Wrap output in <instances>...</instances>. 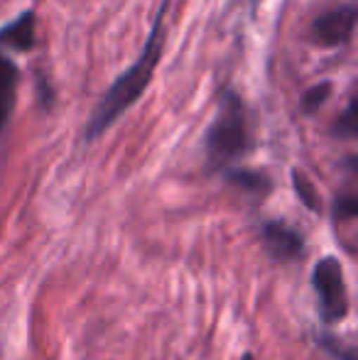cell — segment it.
<instances>
[{
	"mask_svg": "<svg viewBox=\"0 0 358 360\" xmlns=\"http://www.w3.org/2000/svg\"><path fill=\"white\" fill-rule=\"evenodd\" d=\"M167 8H170V3L165 0L162 8L158 10V18H155V25H153V30H150V37H148V42H145V49L138 57V62L130 69H125V72L113 81V86L106 91V96L94 108L87 128H84V138L87 140H96L98 135H103L150 86L155 67H158L160 59H162L165 15H167Z\"/></svg>",
	"mask_w": 358,
	"mask_h": 360,
	"instance_id": "cell-1",
	"label": "cell"
},
{
	"mask_svg": "<svg viewBox=\"0 0 358 360\" xmlns=\"http://www.w3.org/2000/svg\"><path fill=\"white\" fill-rule=\"evenodd\" d=\"M206 160L214 169H226L248 152L250 128L245 103L234 89H224L219 96V113L206 130Z\"/></svg>",
	"mask_w": 358,
	"mask_h": 360,
	"instance_id": "cell-2",
	"label": "cell"
},
{
	"mask_svg": "<svg viewBox=\"0 0 358 360\" xmlns=\"http://www.w3.org/2000/svg\"><path fill=\"white\" fill-rule=\"evenodd\" d=\"M312 287L319 299V314L324 321L336 323L349 314V289L344 280V267L336 257H324L312 272Z\"/></svg>",
	"mask_w": 358,
	"mask_h": 360,
	"instance_id": "cell-3",
	"label": "cell"
},
{
	"mask_svg": "<svg viewBox=\"0 0 358 360\" xmlns=\"http://www.w3.org/2000/svg\"><path fill=\"white\" fill-rule=\"evenodd\" d=\"M356 27V5H339L331 8L326 13H321L319 18H314L309 32L312 39L321 47H341L351 39Z\"/></svg>",
	"mask_w": 358,
	"mask_h": 360,
	"instance_id": "cell-4",
	"label": "cell"
},
{
	"mask_svg": "<svg viewBox=\"0 0 358 360\" xmlns=\"http://www.w3.org/2000/svg\"><path fill=\"white\" fill-rule=\"evenodd\" d=\"M260 236H263V245L275 260H292V257L302 255L305 250V238L300 231L290 228L282 221H268L260 228Z\"/></svg>",
	"mask_w": 358,
	"mask_h": 360,
	"instance_id": "cell-5",
	"label": "cell"
},
{
	"mask_svg": "<svg viewBox=\"0 0 358 360\" xmlns=\"http://www.w3.org/2000/svg\"><path fill=\"white\" fill-rule=\"evenodd\" d=\"M37 34H34V13L25 10L13 22L0 27V47L13 49V52H32Z\"/></svg>",
	"mask_w": 358,
	"mask_h": 360,
	"instance_id": "cell-6",
	"label": "cell"
},
{
	"mask_svg": "<svg viewBox=\"0 0 358 360\" xmlns=\"http://www.w3.org/2000/svg\"><path fill=\"white\" fill-rule=\"evenodd\" d=\"M18 86H20V69L15 62L5 54H0V133L8 125L13 115L15 101H18Z\"/></svg>",
	"mask_w": 358,
	"mask_h": 360,
	"instance_id": "cell-7",
	"label": "cell"
},
{
	"mask_svg": "<svg viewBox=\"0 0 358 360\" xmlns=\"http://www.w3.org/2000/svg\"><path fill=\"white\" fill-rule=\"evenodd\" d=\"M229 181L234 186L243 191H250V194H268L270 189V176L263 174V172L255 169H229L226 172Z\"/></svg>",
	"mask_w": 358,
	"mask_h": 360,
	"instance_id": "cell-8",
	"label": "cell"
},
{
	"mask_svg": "<svg viewBox=\"0 0 358 360\" xmlns=\"http://www.w3.org/2000/svg\"><path fill=\"white\" fill-rule=\"evenodd\" d=\"M292 184H295V191L297 196H300V201L307 206L309 211H319L321 204H319V194H317V189L312 186V181L307 179L305 174H302L300 169L292 172Z\"/></svg>",
	"mask_w": 358,
	"mask_h": 360,
	"instance_id": "cell-9",
	"label": "cell"
},
{
	"mask_svg": "<svg viewBox=\"0 0 358 360\" xmlns=\"http://www.w3.org/2000/svg\"><path fill=\"white\" fill-rule=\"evenodd\" d=\"M329 94H331L329 81H324V84H319V86H312V89L305 94V98H302V110H305V113H314V110H319L321 105L329 101Z\"/></svg>",
	"mask_w": 358,
	"mask_h": 360,
	"instance_id": "cell-10",
	"label": "cell"
},
{
	"mask_svg": "<svg viewBox=\"0 0 358 360\" xmlns=\"http://www.w3.org/2000/svg\"><path fill=\"white\" fill-rule=\"evenodd\" d=\"M358 214V201L356 194H341L339 199L334 201V221H351Z\"/></svg>",
	"mask_w": 358,
	"mask_h": 360,
	"instance_id": "cell-11",
	"label": "cell"
},
{
	"mask_svg": "<svg viewBox=\"0 0 358 360\" xmlns=\"http://www.w3.org/2000/svg\"><path fill=\"white\" fill-rule=\"evenodd\" d=\"M354 118H356V101H351L349 108H346V110H344V115H341V120L334 125V133H336V135H344V138H351V135L356 133Z\"/></svg>",
	"mask_w": 358,
	"mask_h": 360,
	"instance_id": "cell-12",
	"label": "cell"
},
{
	"mask_svg": "<svg viewBox=\"0 0 358 360\" xmlns=\"http://www.w3.org/2000/svg\"><path fill=\"white\" fill-rule=\"evenodd\" d=\"M321 346L326 348V351L331 353V356H336V360H356V351L354 348H344L341 343L334 341V336H321Z\"/></svg>",
	"mask_w": 358,
	"mask_h": 360,
	"instance_id": "cell-13",
	"label": "cell"
},
{
	"mask_svg": "<svg viewBox=\"0 0 358 360\" xmlns=\"http://www.w3.org/2000/svg\"><path fill=\"white\" fill-rule=\"evenodd\" d=\"M245 360H250V356H245Z\"/></svg>",
	"mask_w": 358,
	"mask_h": 360,
	"instance_id": "cell-14",
	"label": "cell"
}]
</instances>
